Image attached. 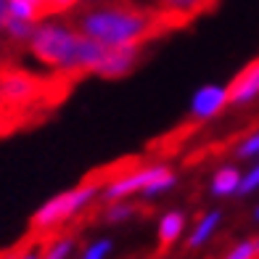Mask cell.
<instances>
[{"label":"cell","instance_id":"cell-4","mask_svg":"<svg viewBox=\"0 0 259 259\" xmlns=\"http://www.w3.org/2000/svg\"><path fill=\"white\" fill-rule=\"evenodd\" d=\"M101 188H103V180H85V183H77L72 188H66V191L51 196L48 201H42L32 211L29 230L37 235H45V233L66 228L69 222H74L79 214H85L98 201Z\"/></svg>","mask_w":259,"mask_h":259},{"label":"cell","instance_id":"cell-2","mask_svg":"<svg viewBox=\"0 0 259 259\" xmlns=\"http://www.w3.org/2000/svg\"><path fill=\"white\" fill-rule=\"evenodd\" d=\"M24 48L40 69L64 77L93 74L106 53L103 45L82 34L74 21H66L61 16L40 19Z\"/></svg>","mask_w":259,"mask_h":259},{"label":"cell","instance_id":"cell-10","mask_svg":"<svg viewBox=\"0 0 259 259\" xmlns=\"http://www.w3.org/2000/svg\"><path fill=\"white\" fill-rule=\"evenodd\" d=\"M188 233V211L185 209H167L161 211L159 220H156V243H159V251H169L175 249Z\"/></svg>","mask_w":259,"mask_h":259},{"label":"cell","instance_id":"cell-1","mask_svg":"<svg viewBox=\"0 0 259 259\" xmlns=\"http://www.w3.org/2000/svg\"><path fill=\"white\" fill-rule=\"evenodd\" d=\"M74 24L103 48H127L146 45L156 32L169 27V21L161 19L151 6H140L133 0H103L74 11Z\"/></svg>","mask_w":259,"mask_h":259},{"label":"cell","instance_id":"cell-6","mask_svg":"<svg viewBox=\"0 0 259 259\" xmlns=\"http://www.w3.org/2000/svg\"><path fill=\"white\" fill-rule=\"evenodd\" d=\"M40 96V79L27 69H0V103L27 106Z\"/></svg>","mask_w":259,"mask_h":259},{"label":"cell","instance_id":"cell-21","mask_svg":"<svg viewBox=\"0 0 259 259\" xmlns=\"http://www.w3.org/2000/svg\"><path fill=\"white\" fill-rule=\"evenodd\" d=\"M6 19H8V0H0V37L6 32Z\"/></svg>","mask_w":259,"mask_h":259},{"label":"cell","instance_id":"cell-20","mask_svg":"<svg viewBox=\"0 0 259 259\" xmlns=\"http://www.w3.org/2000/svg\"><path fill=\"white\" fill-rule=\"evenodd\" d=\"M3 259H42V243H29V246H21V249L8 251Z\"/></svg>","mask_w":259,"mask_h":259},{"label":"cell","instance_id":"cell-13","mask_svg":"<svg viewBox=\"0 0 259 259\" xmlns=\"http://www.w3.org/2000/svg\"><path fill=\"white\" fill-rule=\"evenodd\" d=\"M140 214V204L138 198H119V201H109L103 204L101 209V225H109V228H119V225H127L133 222L135 217Z\"/></svg>","mask_w":259,"mask_h":259},{"label":"cell","instance_id":"cell-5","mask_svg":"<svg viewBox=\"0 0 259 259\" xmlns=\"http://www.w3.org/2000/svg\"><path fill=\"white\" fill-rule=\"evenodd\" d=\"M228 109H230V85L228 82H206L188 101V119L196 124H206L222 116Z\"/></svg>","mask_w":259,"mask_h":259},{"label":"cell","instance_id":"cell-11","mask_svg":"<svg viewBox=\"0 0 259 259\" xmlns=\"http://www.w3.org/2000/svg\"><path fill=\"white\" fill-rule=\"evenodd\" d=\"M241 172L243 167H238V161H225L209 175V185L206 191L214 201H230L238 198V188H241Z\"/></svg>","mask_w":259,"mask_h":259},{"label":"cell","instance_id":"cell-22","mask_svg":"<svg viewBox=\"0 0 259 259\" xmlns=\"http://www.w3.org/2000/svg\"><path fill=\"white\" fill-rule=\"evenodd\" d=\"M251 222H254V225H259V196H256V201L251 206Z\"/></svg>","mask_w":259,"mask_h":259},{"label":"cell","instance_id":"cell-12","mask_svg":"<svg viewBox=\"0 0 259 259\" xmlns=\"http://www.w3.org/2000/svg\"><path fill=\"white\" fill-rule=\"evenodd\" d=\"M214 0H148V6L169 24H183L211 8Z\"/></svg>","mask_w":259,"mask_h":259},{"label":"cell","instance_id":"cell-7","mask_svg":"<svg viewBox=\"0 0 259 259\" xmlns=\"http://www.w3.org/2000/svg\"><path fill=\"white\" fill-rule=\"evenodd\" d=\"M146 45H127V48H106L103 58L98 69L93 72V77H101V79H122L130 77L138 69L140 58H143Z\"/></svg>","mask_w":259,"mask_h":259},{"label":"cell","instance_id":"cell-23","mask_svg":"<svg viewBox=\"0 0 259 259\" xmlns=\"http://www.w3.org/2000/svg\"><path fill=\"white\" fill-rule=\"evenodd\" d=\"M88 3H103V0H85V6H88Z\"/></svg>","mask_w":259,"mask_h":259},{"label":"cell","instance_id":"cell-16","mask_svg":"<svg viewBox=\"0 0 259 259\" xmlns=\"http://www.w3.org/2000/svg\"><path fill=\"white\" fill-rule=\"evenodd\" d=\"M235 161H259V124L233 143Z\"/></svg>","mask_w":259,"mask_h":259},{"label":"cell","instance_id":"cell-15","mask_svg":"<svg viewBox=\"0 0 259 259\" xmlns=\"http://www.w3.org/2000/svg\"><path fill=\"white\" fill-rule=\"evenodd\" d=\"M27 3L37 11L40 19H53L74 14V11H79V6H85V0H27Z\"/></svg>","mask_w":259,"mask_h":259},{"label":"cell","instance_id":"cell-17","mask_svg":"<svg viewBox=\"0 0 259 259\" xmlns=\"http://www.w3.org/2000/svg\"><path fill=\"white\" fill-rule=\"evenodd\" d=\"M114 238L109 235H96L88 243H82V249L77 254V259H111L114 256Z\"/></svg>","mask_w":259,"mask_h":259},{"label":"cell","instance_id":"cell-18","mask_svg":"<svg viewBox=\"0 0 259 259\" xmlns=\"http://www.w3.org/2000/svg\"><path fill=\"white\" fill-rule=\"evenodd\" d=\"M220 259H259V233L230 243Z\"/></svg>","mask_w":259,"mask_h":259},{"label":"cell","instance_id":"cell-9","mask_svg":"<svg viewBox=\"0 0 259 259\" xmlns=\"http://www.w3.org/2000/svg\"><path fill=\"white\" fill-rule=\"evenodd\" d=\"M222 222H225V211H222L220 206H211V209L201 211V214L196 217L193 228L185 233L183 249L185 251H201L204 246H209L217 238V233L222 230Z\"/></svg>","mask_w":259,"mask_h":259},{"label":"cell","instance_id":"cell-14","mask_svg":"<svg viewBox=\"0 0 259 259\" xmlns=\"http://www.w3.org/2000/svg\"><path fill=\"white\" fill-rule=\"evenodd\" d=\"M82 243L74 233H58L42 243V259H77Z\"/></svg>","mask_w":259,"mask_h":259},{"label":"cell","instance_id":"cell-19","mask_svg":"<svg viewBox=\"0 0 259 259\" xmlns=\"http://www.w3.org/2000/svg\"><path fill=\"white\" fill-rule=\"evenodd\" d=\"M254 196H259V161H246L241 172L238 198H254Z\"/></svg>","mask_w":259,"mask_h":259},{"label":"cell","instance_id":"cell-8","mask_svg":"<svg viewBox=\"0 0 259 259\" xmlns=\"http://www.w3.org/2000/svg\"><path fill=\"white\" fill-rule=\"evenodd\" d=\"M230 109H249L259 103V56L251 58L230 82Z\"/></svg>","mask_w":259,"mask_h":259},{"label":"cell","instance_id":"cell-3","mask_svg":"<svg viewBox=\"0 0 259 259\" xmlns=\"http://www.w3.org/2000/svg\"><path fill=\"white\" fill-rule=\"evenodd\" d=\"M178 183H180V175L172 164L148 161V164L130 167L119 175H114V178L103 180L98 201L109 204V201H119V198H138L143 204H151L172 193L178 188Z\"/></svg>","mask_w":259,"mask_h":259}]
</instances>
